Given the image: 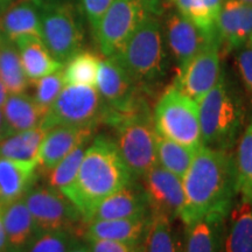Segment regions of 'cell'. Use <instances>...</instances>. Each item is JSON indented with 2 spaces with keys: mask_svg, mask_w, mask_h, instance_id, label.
Here are the masks:
<instances>
[{
  "mask_svg": "<svg viewBox=\"0 0 252 252\" xmlns=\"http://www.w3.org/2000/svg\"><path fill=\"white\" fill-rule=\"evenodd\" d=\"M182 184L185 203L180 219L185 225L207 216L228 217L238 197L234 154L202 145Z\"/></svg>",
  "mask_w": 252,
  "mask_h": 252,
  "instance_id": "6da1fadb",
  "label": "cell"
},
{
  "mask_svg": "<svg viewBox=\"0 0 252 252\" xmlns=\"http://www.w3.org/2000/svg\"><path fill=\"white\" fill-rule=\"evenodd\" d=\"M133 180L115 139L100 134L88 145L76 178L62 194L84 219L100 201Z\"/></svg>",
  "mask_w": 252,
  "mask_h": 252,
  "instance_id": "7a4b0ae2",
  "label": "cell"
},
{
  "mask_svg": "<svg viewBox=\"0 0 252 252\" xmlns=\"http://www.w3.org/2000/svg\"><path fill=\"white\" fill-rule=\"evenodd\" d=\"M203 146L232 152L244 128L243 97L225 68L213 89L197 102Z\"/></svg>",
  "mask_w": 252,
  "mask_h": 252,
  "instance_id": "3957f363",
  "label": "cell"
},
{
  "mask_svg": "<svg viewBox=\"0 0 252 252\" xmlns=\"http://www.w3.org/2000/svg\"><path fill=\"white\" fill-rule=\"evenodd\" d=\"M112 56L141 90L152 93L166 78L169 65L160 18L147 14L121 50Z\"/></svg>",
  "mask_w": 252,
  "mask_h": 252,
  "instance_id": "277c9868",
  "label": "cell"
},
{
  "mask_svg": "<svg viewBox=\"0 0 252 252\" xmlns=\"http://www.w3.org/2000/svg\"><path fill=\"white\" fill-rule=\"evenodd\" d=\"M104 123L115 130L119 152L135 179H141L158 165L157 132L146 100L130 111L109 112Z\"/></svg>",
  "mask_w": 252,
  "mask_h": 252,
  "instance_id": "5b68a950",
  "label": "cell"
},
{
  "mask_svg": "<svg viewBox=\"0 0 252 252\" xmlns=\"http://www.w3.org/2000/svg\"><path fill=\"white\" fill-rule=\"evenodd\" d=\"M40 15L41 39L59 62L65 64L81 52L84 31L77 9L68 0H34Z\"/></svg>",
  "mask_w": 252,
  "mask_h": 252,
  "instance_id": "8992f818",
  "label": "cell"
},
{
  "mask_svg": "<svg viewBox=\"0 0 252 252\" xmlns=\"http://www.w3.org/2000/svg\"><path fill=\"white\" fill-rule=\"evenodd\" d=\"M156 132L161 137L198 150L201 139L198 104L174 86L163 91L153 111Z\"/></svg>",
  "mask_w": 252,
  "mask_h": 252,
  "instance_id": "52a82bcc",
  "label": "cell"
},
{
  "mask_svg": "<svg viewBox=\"0 0 252 252\" xmlns=\"http://www.w3.org/2000/svg\"><path fill=\"white\" fill-rule=\"evenodd\" d=\"M108 106L96 88L65 86L47 111L40 126L46 132L56 126L94 127L104 123Z\"/></svg>",
  "mask_w": 252,
  "mask_h": 252,
  "instance_id": "ba28073f",
  "label": "cell"
},
{
  "mask_svg": "<svg viewBox=\"0 0 252 252\" xmlns=\"http://www.w3.org/2000/svg\"><path fill=\"white\" fill-rule=\"evenodd\" d=\"M37 232H81L83 217L76 207L61 191L49 186L32 187L24 196Z\"/></svg>",
  "mask_w": 252,
  "mask_h": 252,
  "instance_id": "9c48e42d",
  "label": "cell"
},
{
  "mask_svg": "<svg viewBox=\"0 0 252 252\" xmlns=\"http://www.w3.org/2000/svg\"><path fill=\"white\" fill-rule=\"evenodd\" d=\"M147 14L140 0H113L93 33L100 53L105 58L118 53Z\"/></svg>",
  "mask_w": 252,
  "mask_h": 252,
  "instance_id": "30bf717a",
  "label": "cell"
},
{
  "mask_svg": "<svg viewBox=\"0 0 252 252\" xmlns=\"http://www.w3.org/2000/svg\"><path fill=\"white\" fill-rule=\"evenodd\" d=\"M220 59V42L215 35L184 67L179 69L173 86L189 98L198 102L219 81L223 67Z\"/></svg>",
  "mask_w": 252,
  "mask_h": 252,
  "instance_id": "8fae6325",
  "label": "cell"
},
{
  "mask_svg": "<svg viewBox=\"0 0 252 252\" xmlns=\"http://www.w3.org/2000/svg\"><path fill=\"white\" fill-rule=\"evenodd\" d=\"M96 89L108 106V113L130 111L145 99L143 90L115 56L100 61Z\"/></svg>",
  "mask_w": 252,
  "mask_h": 252,
  "instance_id": "7c38bea8",
  "label": "cell"
},
{
  "mask_svg": "<svg viewBox=\"0 0 252 252\" xmlns=\"http://www.w3.org/2000/svg\"><path fill=\"white\" fill-rule=\"evenodd\" d=\"M143 188L152 214H163L174 220L180 219L185 203L182 179L158 163L143 178Z\"/></svg>",
  "mask_w": 252,
  "mask_h": 252,
  "instance_id": "4fadbf2b",
  "label": "cell"
},
{
  "mask_svg": "<svg viewBox=\"0 0 252 252\" xmlns=\"http://www.w3.org/2000/svg\"><path fill=\"white\" fill-rule=\"evenodd\" d=\"M163 36L168 53L176 67L180 69L197 54L213 36H208L175 8L163 15Z\"/></svg>",
  "mask_w": 252,
  "mask_h": 252,
  "instance_id": "5bb4252c",
  "label": "cell"
},
{
  "mask_svg": "<svg viewBox=\"0 0 252 252\" xmlns=\"http://www.w3.org/2000/svg\"><path fill=\"white\" fill-rule=\"evenodd\" d=\"M147 215H152V212L146 193L143 186L133 180L94 206L83 219V224L91 220L133 219Z\"/></svg>",
  "mask_w": 252,
  "mask_h": 252,
  "instance_id": "9a60e30c",
  "label": "cell"
},
{
  "mask_svg": "<svg viewBox=\"0 0 252 252\" xmlns=\"http://www.w3.org/2000/svg\"><path fill=\"white\" fill-rule=\"evenodd\" d=\"M216 35L222 56L245 45L252 35V5L225 0L217 19Z\"/></svg>",
  "mask_w": 252,
  "mask_h": 252,
  "instance_id": "2e32d148",
  "label": "cell"
},
{
  "mask_svg": "<svg viewBox=\"0 0 252 252\" xmlns=\"http://www.w3.org/2000/svg\"><path fill=\"white\" fill-rule=\"evenodd\" d=\"M94 127L56 126L46 132L37 156V169L49 172L77 146L89 143Z\"/></svg>",
  "mask_w": 252,
  "mask_h": 252,
  "instance_id": "e0dca14e",
  "label": "cell"
},
{
  "mask_svg": "<svg viewBox=\"0 0 252 252\" xmlns=\"http://www.w3.org/2000/svg\"><path fill=\"white\" fill-rule=\"evenodd\" d=\"M152 215L133 219L91 220L82 225L80 235L84 239L125 242V243H146Z\"/></svg>",
  "mask_w": 252,
  "mask_h": 252,
  "instance_id": "ac0fdd59",
  "label": "cell"
},
{
  "mask_svg": "<svg viewBox=\"0 0 252 252\" xmlns=\"http://www.w3.org/2000/svg\"><path fill=\"white\" fill-rule=\"evenodd\" d=\"M37 162L0 157V208L23 198L36 179Z\"/></svg>",
  "mask_w": 252,
  "mask_h": 252,
  "instance_id": "d6986e66",
  "label": "cell"
},
{
  "mask_svg": "<svg viewBox=\"0 0 252 252\" xmlns=\"http://www.w3.org/2000/svg\"><path fill=\"white\" fill-rule=\"evenodd\" d=\"M8 252H25L37 230L24 197L0 208Z\"/></svg>",
  "mask_w": 252,
  "mask_h": 252,
  "instance_id": "ffe728a7",
  "label": "cell"
},
{
  "mask_svg": "<svg viewBox=\"0 0 252 252\" xmlns=\"http://www.w3.org/2000/svg\"><path fill=\"white\" fill-rule=\"evenodd\" d=\"M14 43L28 81L36 82L47 75L61 70L64 65L50 54L41 37L21 36Z\"/></svg>",
  "mask_w": 252,
  "mask_h": 252,
  "instance_id": "44dd1931",
  "label": "cell"
},
{
  "mask_svg": "<svg viewBox=\"0 0 252 252\" xmlns=\"http://www.w3.org/2000/svg\"><path fill=\"white\" fill-rule=\"evenodd\" d=\"M225 220L207 216L186 224L182 252H223Z\"/></svg>",
  "mask_w": 252,
  "mask_h": 252,
  "instance_id": "7402d4cb",
  "label": "cell"
},
{
  "mask_svg": "<svg viewBox=\"0 0 252 252\" xmlns=\"http://www.w3.org/2000/svg\"><path fill=\"white\" fill-rule=\"evenodd\" d=\"M223 252H252V200L238 198L225 220Z\"/></svg>",
  "mask_w": 252,
  "mask_h": 252,
  "instance_id": "603a6c76",
  "label": "cell"
},
{
  "mask_svg": "<svg viewBox=\"0 0 252 252\" xmlns=\"http://www.w3.org/2000/svg\"><path fill=\"white\" fill-rule=\"evenodd\" d=\"M1 110L4 115V138L36 127L45 117L33 97L25 93L8 94Z\"/></svg>",
  "mask_w": 252,
  "mask_h": 252,
  "instance_id": "cb8c5ba5",
  "label": "cell"
},
{
  "mask_svg": "<svg viewBox=\"0 0 252 252\" xmlns=\"http://www.w3.org/2000/svg\"><path fill=\"white\" fill-rule=\"evenodd\" d=\"M2 34L15 42L21 36L41 37L40 15L34 0H20L0 15Z\"/></svg>",
  "mask_w": 252,
  "mask_h": 252,
  "instance_id": "d4e9b609",
  "label": "cell"
},
{
  "mask_svg": "<svg viewBox=\"0 0 252 252\" xmlns=\"http://www.w3.org/2000/svg\"><path fill=\"white\" fill-rule=\"evenodd\" d=\"M46 131L41 126L9 134L0 140V157L17 161L37 162L40 146Z\"/></svg>",
  "mask_w": 252,
  "mask_h": 252,
  "instance_id": "484cf974",
  "label": "cell"
},
{
  "mask_svg": "<svg viewBox=\"0 0 252 252\" xmlns=\"http://www.w3.org/2000/svg\"><path fill=\"white\" fill-rule=\"evenodd\" d=\"M225 0H173V6L208 36L216 34V23Z\"/></svg>",
  "mask_w": 252,
  "mask_h": 252,
  "instance_id": "4316f807",
  "label": "cell"
},
{
  "mask_svg": "<svg viewBox=\"0 0 252 252\" xmlns=\"http://www.w3.org/2000/svg\"><path fill=\"white\" fill-rule=\"evenodd\" d=\"M234 161L238 198L252 200V116L236 144Z\"/></svg>",
  "mask_w": 252,
  "mask_h": 252,
  "instance_id": "83f0119b",
  "label": "cell"
},
{
  "mask_svg": "<svg viewBox=\"0 0 252 252\" xmlns=\"http://www.w3.org/2000/svg\"><path fill=\"white\" fill-rule=\"evenodd\" d=\"M0 80L8 94L25 93L28 87V78L17 46L6 37L0 43Z\"/></svg>",
  "mask_w": 252,
  "mask_h": 252,
  "instance_id": "f1b7e54d",
  "label": "cell"
},
{
  "mask_svg": "<svg viewBox=\"0 0 252 252\" xmlns=\"http://www.w3.org/2000/svg\"><path fill=\"white\" fill-rule=\"evenodd\" d=\"M196 151L157 133L158 163L179 178L182 179L187 173Z\"/></svg>",
  "mask_w": 252,
  "mask_h": 252,
  "instance_id": "f546056e",
  "label": "cell"
},
{
  "mask_svg": "<svg viewBox=\"0 0 252 252\" xmlns=\"http://www.w3.org/2000/svg\"><path fill=\"white\" fill-rule=\"evenodd\" d=\"M100 60L94 53L81 50L67 62L63 71L65 86L96 88Z\"/></svg>",
  "mask_w": 252,
  "mask_h": 252,
  "instance_id": "4dcf8cb0",
  "label": "cell"
},
{
  "mask_svg": "<svg viewBox=\"0 0 252 252\" xmlns=\"http://www.w3.org/2000/svg\"><path fill=\"white\" fill-rule=\"evenodd\" d=\"M173 220L163 214H152V223L146 238V252H182Z\"/></svg>",
  "mask_w": 252,
  "mask_h": 252,
  "instance_id": "1f68e13d",
  "label": "cell"
},
{
  "mask_svg": "<svg viewBox=\"0 0 252 252\" xmlns=\"http://www.w3.org/2000/svg\"><path fill=\"white\" fill-rule=\"evenodd\" d=\"M89 143H84L77 146L74 151H71L64 159H62L54 168L47 172L48 175V186L56 189V190H64L76 178L78 169H80L82 159Z\"/></svg>",
  "mask_w": 252,
  "mask_h": 252,
  "instance_id": "d6a6232c",
  "label": "cell"
},
{
  "mask_svg": "<svg viewBox=\"0 0 252 252\" xmlns=\"http://www.w3.org/2000/svg\"><path fill=\"white\" fill-rule=\"evenodd\" d=\"M34 83H35V93H34L33 98L45 116L59 97L63 88L65 87L62 69L40 78Z\"/></svg>",
  "mask_w": 252,
  "mask_h": 252,
  "instance_id": "836d02e7",
  "label": "cell"
},
{
  "mask_svg": "<svg viewBox=\"0 0 252 252\" xmlns=\"http://www.w3.org/2000/svg\"><path fill=\"white\" fill-rule=\"evenodd\" d=\"M76 239L69 231L37 232L25 252H68Z\"/></svg>",
  "mask_w": 252,
  "mask_h": 252,
  "instance_id": "e575fe53",
  "label": "cell"
},
{
  "mask_svg": "<svg viewBox=\"0 0 252 252\" xmlns=\"http://www.w3.org/2000/svg\"><path fill=\"white\" fill-rule=\"evenodd\" d=\"M235 68L245 94L252 99V45L247 42L235 50Z\"/></svg>",
  "mask_w": 252,
  "mask_h": 252,
  "instance_id": "d590c367",
  "label": "cell"
},
{
  "mask_svg": "<svg viewBox=\"0 0 252 252\" xmlns=\"http://www.w3.org/2000/svg\"><path fill=\"white\" fill-rule=\"evenodd\" d=\"M90 252H146V243H125V242L86 239Z\"/></svg>",
  "mask_w": 252,
  "mask_h": 252,
  "instance_id": "8d00e7d4",
  "label": "cell"
},
{
  "mask_svg": "<svg viewBox=\"0 0 252 252\" xmlns=\"http://www.w3.org/2000/svg\"><path fill=\"white\" fill-rule=\"evenodd\" d=\"M82 9L88 19L91 32L96 31L100 19L111 6L113 0H80Z\"/></svg>",
  "mask_w": 252,
  "mask_h": 252,
  "instance_id": "74e56055",
  "label": "cell"
},
{
  "mask_svg": "<svg viewBox=\"0 0 252 252\" xmlns=\"http://www.w3.org/2000/svg\"><path fill=\"white\" fill-rule=\"evenodd\" d=\"M150 14L161 18L169 9H172L173 0H140Z\"/></svg>",
  "mask_w": 252,
  "mask_h": 252,
  "instance_id": "f35d334b",
  "label": "cell"
},
{
  "mask_svg": "<svg viewBox=\"0 0 252 252\" xmlns=\"http://www.w3.org/2000/svg\"><path fill=\"white\" fill-rule=\"evenodd\" d=\"M0 252H8L7 239H6L4 223H2L1 210H0Z\"/></svg>",
  "mask_w": 252,
  "mask_h": 252,
  "instance_id": "ab89813d",
  "label": "cell"
},
{
  "mask_svg": "<svg viewBox=\"0 0 252 252\" xmlns=\"http://www.w3.org/2000/svg\"><path fill=\"white\" fill-rule=\"evenodd\" d=\"M68 252H90V250L89 248H88L86 242H81L76 238L74 241V243L71 244V247L68 250Z\"/></svg>",
  "mask_w": 252,
  "mask_h": 252,
  "instance_id": "60d3db41",
  "label": "cell"
},
{
  "mask_svg": "<svg viewBox=\"0 0 252 252\" xmlns=\"http://www.w3.org/2000/svg\"><path fill=\"white\" fill-rule=\"evenodd\" d=\"M7 96H8V91L6 89V87L4 86V83H2L1 80H0V108L4 105Z\"/></svg>",
  "mask_w": 252,
  "mask_h": 252,
  "instance_id": "b9f144b4",
  "label": "cell"
},
{
  "mask_svg": "<svg viewBox=\"0 0 252 252\" xmlns=\"http://www.w3.org/2000/svg\"><path fill=\"white\" fill-rule=\"evenodd\" d=\"M12 1H13V0H0V15L4 13L6 9L11 6Z\"/></svg>",
  "mask_w": 252,
  "mask_h": 252,
  "instance_id": "7bdbcfd3",
  "label": "cell"
},
{
  "mask_svg": "<svg viewBox=\"0 0 252 252\" xmlns=\"http://www.w3.org/2000/svg\"><path fill=\"white\" fill-rule=\"evenodd\" d=\"M4 138V115H2V110L0 108V140Z\"/></svg>",
  "mask_w": 252,
  "mask_h": 252,
  "instance_id": "ee69618b",
  "label": "cell"
},
{
  "mask_svg": "<svg viewBox=\"0 0 252 252\" xmlns=\"http://www.w3.org/2000/svg\"><path fill=\"white\" fill-rule=\"evenodd\" d=\"M4 34H2V30H1V23H0V43H1V41L4 40Z\"/></svg>",
  "mask_w": 252,
  "mask_h": 252,
  "instance_id": "f6af8a7d",
  "label": "cell"
},
{
  "mask_svg": "<svg viewBox=\"0 0 252 252\" xmlns=\"http://www.w3.org/2000/svg\"><path fill=\"white\" fill-rule=\"evenodd\" d=\"M242 2H247V4H251L252 5V0H239Z\"/></svg>",
  "mask_w": 252,
  "mask_h": 252,
  "instance_id": "bcb514c9",
  "label": "cell"
},
{
  "mask_svg": "<svg viewBox=\"0 0 252 252\" xmlns=\"http://www.w3.org/2000/svg\"><path fill=\"white\" fill-rule=\"evenodd\" d=\"M249 43H250V45H252V35L250 36V39H249V41H248Z\"/></svg>",
  "mask_w": 252,
  "mask_h": 252,
  "instance_id": "7dc6e473",
  "label": "cell"
}]
</instances>
